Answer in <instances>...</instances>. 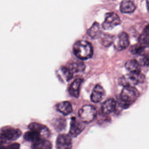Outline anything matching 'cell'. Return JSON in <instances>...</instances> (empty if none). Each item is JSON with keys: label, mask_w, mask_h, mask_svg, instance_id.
Listing matches in <instances>:
<instances>
[{"label": "cell", "mask_w": 149, "mask_h": 149, "mask_svg": "<svg viewBox=\"0 0 149 149\" xmlns=\"http://www.w3.org/2000/svg\"><path fill=\"white\" fill-rule=\"evenodd\" d=\"M146 47L141 45L140 44L133 45L130 49V51L133 54H138V55H143Z\"/></svg>", "instance_id": "obj_23"}, {"label": "cell", "mask_w": 149, "mask_h": 149, "mask_svg": "<svg viewBox=\"0 0 149 149\" xmlns=\"http://www.w3.org/2000/svg\"><path fill=\"white\" fill-rule=\"evenodd\" d=\"M87 34L93 39L99 38L101 35L99 24L97 22L94 23L88 30Z\"/></svg>", "instance_id": "obj_18"}, {"label": "cell", "mask_w": 149, "mask_h": 149, "mask_svg": "<svg viewBox=\"0 0 149 149\" xmlns=\"http://www.w3.org/2000/svg\"><path fill=\"white\" fill-rule=\"evenodd\" d=\"M7 139H6L4 136L1 133L0 134V145L5 143L7 141Z\"/></svg>", "instance_id": "obj_28"}, {"label": "cell", "mask_w": 149, "mask_h": 149, "mask_svg": "<svg viewBox=\"0 0 149 149\" xmlns=\"http://www.w3.org/2000/svg\"><path fill=\"white\" fill-rule=\"evenodd\" d=\"M83 82L82 79H78L75 80L69 88V92L72 96L78 98L80 94V90L81 84Z\"/></svg>", "instance_id": "obj_14"}, {"label": "cell", "mask_w": 149, "mask_h": 149, "mask_svg": "<svg viewBox=\"0 0 149 149\" xmlns=\"http://www.w3.org/2000/svg\"><path fill=\"white\" fill-rule=\"evenodd\" d=\"M57 149H72V141L69 135L66 134H59L56 141Z\"/></svg>", "instance_id": "obj_7"}, {"label": "cell", "mask_w": 149, "mask_h": 149, "mask_svg": "<svg viewBox=\"0 0 149 149\" xmlns=\"http://www.w3.org/2000/svg\"><path fill=\"white\" fill-rule=\"evenodd\" d=\"M32 147L34 149H52V145L47 139L41 138L33 143Z\"/></svg>", "instance_id": "obj_17"}, {"label": "cell", "mask_w": 149, "mask_h": 149, "mask_svg": "<svg viewBox=\"0 0 149 149\" xmlns=\"http://www.w3.org/2000/svg\"><path fill=\"white\" fill-rule=\"evenodd\" d=\"M135 9V5L130 0H124L122 2L120 6L121 12L124 14L133 13Z\"/></svg>", "instance_id": "obj_13"}, {"label": "cell", "mask_w": 149, "mask_h": 149, "mask_svg": "<svg viewBox=\"0 0 149 149\" xmlns=\"http://www.w3.org/2000/svg\"><path fill=\"white\" fill-rule=\"evenodd\" d=\"M20 145L18 143H13L8 145V147L3 148V149H20Z\"/></svg>", "instance_id": "obj_27"}, {"label": "cell", "mask_w": 149, "mask_h": 149, "mask_svg": "<svg viewBox=\"0 0 149 149\" xmlns=\"http://www.w3.org/2000/svg\"><path fill=\"white\" fill-rule=\"evenodd\" d=\"M68 67L74 74V73L83 72L85 70V66L83 63L78 62L72 64Z\"/></svg>", "instance_id": "obj_21"}, {"label": "cell", "mask_w": 149, "mask_h": 149, "mask_svg": "<svg viewBox=\"0 0 149 149\" xmlns=\"http://www.w3.org/2000/svg\"><path fill=\"white\" fill-rule=\"evenodd\" d=\"M28 127L30 130H33L38 133L43 139H47L50 135V131L48 128L43 124L32 122L29 124Z\"/></svg>", "instance_id": "obj_8"}, {"label": "cell", "mask_w": 149, "mask_h": 149, "mask_svg": "<svg viewBox=\"0 0 149 149\" xmlns=\"http://www.w3.org/2000/svg\"><path fill=\"white\" fill-rule=\"evenodd\" d=\"M96 109L91 105H85L82 107L78 112V116L82 122L89 123L94 120L97 116Z\"/></svg>", "instance_id": "obj_3"}, {"label": "cell", "mask_w": 149, "mask_h": 149, "mask_svg": "<svg viewBox=\"0 0 149 149\" xmlns=\"http://www.w3.org/2000/svg\"><path fill=\"white\" fill-rule=\"evenodd\" d=\"M139 93L134 87H124L121 93V100L123 104L121 106L124 108L128 107L130 104L134 102L139 97Z\"/></svg>", "instance_id": "obj_2"}, {"label": "cell", "mask_w": 149, "mask_h": 149, "mask_svg": "<svg viewBox=\"0 0 149 149\" xmlns=\"http://www.w3.org/2000/svg\"><path fill=\"white\" fill-rule=\"evenodd\" d=\"M129 45L128 36L126 32H122L119 35L118 41L115 44V47L118 50L122 51L127 49Z\"/></svg>", "instance_id": "obj_10"}, {"label": "cell", "mask_w": 149, "mask_h": 149, "mask_svg": "<svg viewBox=\"0 0 149 149\" xmlns=\"http://www.w3.org/2000/svg\"><path fill=\"white\" fill-rule=\"evenodd\" d=\"M1 134L8 141H16L21 136L22 132L19 129H16L10 126H6L1 130Z\"/></svg>", "instance_id": "obj_6"}, {"label": "cell", "mask_w": 149, "mask_h": 149, "mask_svg": "<svg viewBox=\"0 0 149 149\" xmlns=\"http://www.w3.org/2000/svg\"><path fill=\"white\" fill-rule=\"evenodd\" d=\"M24 138L27 141L34 143L42 138L41 136L38 133L33 130H30L24 134Z\"/></svg>", "instance_id": "obj_19"}, {"label": "cell", "mask_w": 149, "mask_h": 149, "mask_svg": "<svg viewBox=\"0 0 149 149\" xmlns=\"http://www.w3.org/2000/svg\"><path fill=\"white\" fill-rule=\"evenodd\" d=\"M116 102L114 99L111 98L106 101L101 106L102 113L105 114H109L115 110Z\"/></svg>", "instance_id": "obj_12"}, {"label": "cell", "mask_w": 149, "mask_h": 149, "mask_svg": "<svg viewBox=\"0 0 149 149\" xmlns=\"http://www.w3.org/2000/svg\"><path fill=\"white\" fill-rule=\"evenodd\" d=\"M75 56L80 60H87L91 58L93 55V49L89 42L80 40L76 42L73 46Z\"/></svg>", "instance_id": "obj_1"}, {"label": "cell", "mask_w": 149, "mask_h": 149, "mask_svg": "<svg viewBox=\"0 0 149 149\" xmlns=\"http://www.w3.org/2000/svg\"><path fill=\"white\" fill-rule=\"evenodd\" d=\"M54 127L57 131H62L65 127V121L63 120L57 121L54 124Z\"/></svg>", "instance_id": "obj_25"}, {"label": "cell", "mask_w": 149, "mask_h": 149, "mask_svg": "<svg viewBox=\"0 0 149 149\" xmlns=\"http://www.w3.org/2000/svg\"><path fill=\"white\" fill-rule=\"evenodd\" d=\"M58 110L64 115H68L73 111L72 106L68 101H64L60 102L57 106Z\"/></svg>", "instance_id": "obj_15"}, {"label": "cell", "mask_w": 149, "mask_h": 149, "mask_svg": "<svg viewBox=\"0 0 149 149\" xmlns=\"http://www.w3.org/2000/svg\"><path fill=\"white\" fill-rule=\"evenodd\" d=\"M121 23V21L119 16L114 12H111L107 13L102 27L104 30H110Z\"/></svg>", "instance_id": "obj_5"}, {"label": "cell", "mask_w": 149, "mask_h": 149, "mask_svg": "<svg viewBox=\"0 0 149 149\" xmlns=\"http://www.w3.org/2000/svg\"><path fill=\"white\" fill-rule=\"evenodd\" d=\"M142 57L140 58V61H138V63L140 64V65L146 66L148 65V58L147 57L142 55Z\"/></svg>", "instance_id": "obj_26"}, {"label": "cell", "mask_w": 149, "mask_h": 149, "mask_svg": "<svg viewBox=\"0 0 149 149\" xmlns=\"http://www.w3.org/2000/svg\"><path fill=\"white\" fill-rule=\"evenodd\" d=\"M140 65L138 61L135 59H131L126 63L125 67L130 72L141 73Z\"/></svg>", "instance_id": "obj_16"}, {"label": "cell", "mask_w": 149, "mask_h": 149, "mask_svg": "<svg viewBox=\"0 0 149 149\" xmlns=\"http://www.w3.org/2000/svg\"><path fill=\"white\" fill-rule=\"evenodd\" d=\"M85 129V126L75 118H72L71 127L69 130V135L73 137H76L81 134Z\"/></svg>", "instance_id": "obj_9"}, {"label": "cell", "mask_w": 149, "mask_h": 149, "mask_svg": "<svg viewBox=\"0 0 149 149\" xmlns=\"http://www.w3.org/2000/svg\"><path fill=\"white\" fill-rule=\"evenodd\" d=\"M144 77L141 73L130 72L122 76L120 82L121 85L124 87H134L139 82L142 81Z\"/></svg>", "instance_id": "obj_4"}, {"label": "cell", "mask_w": 149, "mask_h": 149, "mask_svg": "<svg viewBox=\"0 0 149 149\" xmlns=\"http://www.w3.org/2000/svg\"><path fill=\"white\" fill-rule=\"evenodd\" d=\"M149 37V29L148 25L139 38V44L144 47H148Z\"/></svg>", "instance_id": "obj_20"}, {"label": "cell", "mask_w": 149, "mask_h": 149, "mask_svg": "<svg viewBox=\"0 0 149 149\" xmlns=\"http://www.w3.org/2000/svg\"><path fill=\"white\" fill-rule=\"evenodd\" d=\"M62 71L67 81L70 80L72 78L73 73L69 67H63L62 69Z\"/></svg>", "instance_id": "obj_24"}, {"label": "cell", "mask_w": 149, "mask_h": 149, "mask_svg": "<svg viewBox=\"0 0 149 149\" xmlns=\"http://www.w3.org/2000/svg\"><path fill=\"white\" fill-rule=\"evenodd\" d=\"M0 149H3V148L1 146V145H0Z\"/></svg>", "instance_id": "obj_29"}, {"label": "cell", "mask_w": 149, "mask_h": 149, "mask_svg": "<svg viewBox=\"0 0 149 149\" xmlns=\"http://www.w3.org/2000/svg\"><path fill=\"white\" fill-rule=\"evenodd\" d=\"M105 90L103 87L100 85H96L91 94V100L95 103L100 102L105 97Z\"/></svg>", "instance_id": "obj_11"}, {"label": "cell", "mask_w": 149, "mask_h": 149, "mask_svg": "<svg viewBox=\"0 0 149 149\" xmlns=\"http://www.w3.org/2000/svg\"><path fill=\"white\" fill-rule=\"evenodd\" d=\"M99 38L100 39V43L103 46H106V47L110 46L113 42V37L109 35H104L103 36L101 35Z\"/></svg>", "instance_id": "obj_22"}]
</instances>
